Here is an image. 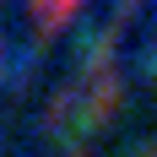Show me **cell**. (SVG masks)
<instances>
[{
	"mask_svg": "<svg viewBox=\"0 0 157 157\" xmlns=\"http://www.w3.org/2000/svg\"><path fill=\"white\" fill-rule=\"evenodd\" d=\"M76 6H81V0H33V16H38V27H44V33H54V27L71 22Z\"/></svg>",
	"mask_w": 157,
	"mask_h": 157,
	"instance_id": "obj_1",
	"label": "cell"
}]
</instances>
